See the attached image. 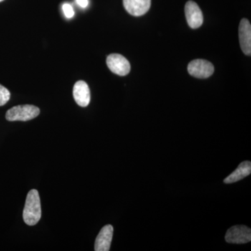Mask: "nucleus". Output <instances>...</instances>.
Wrapping results in <instances>:
<instances>
[{
    "label": "nucleus",
    "mask_w": 251,
    "mask_h": 251,
    "mask_svg": "<svg viewBox=\"0 0 251 251\" xmlns=\"http://www.w3.org/2000/svg\"><path fill=\"white\" fill-rule=\"evenodd\" d=\"M23 216L25 223L29 226H35L40 221L41 201L37 190L32 189L28 193Z\"/></svg>",
    "instance_id": "f257e3e1"
},
{
    "label": "nucleus",
    "mask_w": 251,
    "mask_h": 251,
    "mask_svg": "<svg viewBox=\"0 0 251 251\" xmlns=\"http://www.w3.org/2000/svg\"><path fill=\"white\" fill-rule=\"evenodd\" d=\"M40 110L32 105H17L9 109L6 113V119L9 122H27L39 116Z\"/></svg>",
    "instance_id": "f03ea898"
},
{
    "label": "nucleus",
    "mask_w": 251,
    "mask_h": 251,
    "mask_svg": "<svg viewBox=\"0 0 251 251\" xmlns=\"http://www.w3.org/2000/svg\"><path fill=\"white\" fill-rule=\"evenodd\" d=\"M188 72L197 78H207L214 74V67L211 62L204 59H195L188 64Z\"/></svg>",
    "instance_id": "7ed1b4c3"
},
{
    "label": "nucleus",
    "mask_w": 251,
    "mask_h": 251,
    "mask_svg": "<svg viewBox=\"0 0 251 251\" xmlns=\"http://www.w3.org/2000/svg\"><path fill=\"white\" fill-rule=\"evenodd\" d=\"M225 239L229 244H247L251 241V229L245 226H233L227 230Z\"/></svg>",
    "instance_id": "20e7f679"
},
{
    "label": "nucleus",
    "mask_w": 251,
    "mask_h": 251,
    "mask_svg": "<svg viewBox=\"0 0 251 251\" xmlns=\"http://www.w3.org/2000/svg\"><path fill=\"white\" fill-rule=\"evenodd\" d=\"M107 65L112 73L120 76L129 74L130 63L126 57L120 54H111L107 57Z\"/></svg>",
    "instance_id": "39448f33"
},
{
    "label": "nucleus",
    "mask_w": 251,
    "mask_h": 251,
    "mask_svg": "<svg viewBox=\"0 0 251 251\" xmlns=\"http://www.w3.org/2000/svg\"><path fill=\"white\" fill-rule=\"evenodd\" d=\"M185 14L188 25L192 29H198L203 23L202 11L195 1H188L185 6Z\"/></svg>",
    "instance_id": "423d86ee"
},
{
    "label": "nucleus",
    "mask_w": 251,
    "mask_h": 251,
    "mask_svg": "<svg viewBox=\"0 0 251 251\" xmlns=\"http://www.w3.org/2000/svg\"><path fill=\"white\" fill-rule=\"evenodd\" d=\"M239 38L243 52L247 55L251 56V25L250 22L246 18H243L239 24Z\"/></svg>",
    "instance_id": "0eeeda50"
},
{
    "label": "nucleus",
    "mask_w": 251,
    "mask_h": 251,
    "mask_svg": "<svg viewBox=\"0 0 251 251\" xmlns=\"http://www.w3.org/2000/svg\"><path fill=\"white\" fill-rule=\"evenodd\" d=\"M113 231V227L111 225L104 226L103 228L100 229V232L96 239L94 250L96 251H110Z\"/></svg>",
    "instance_id": "6e6552de"
},
{
    "label": "nucleus",
    "mask_w": 251,
    "mask_h": 251,
    "mask_svg": "<svg viewBox=\"0 0 251 251\" xmlns=\"http://www.w3.org/2000/svg\"><path fill=\"white\" fill-rule=\"evenodd\" d=\"M74 99L77 105L82 108L87 107L90 102V90L89 86L85 81H77L74 85Z\"/></svg>",
    "instance_id": "1a4fd4ad"
},
{
    "label": "nucleus",
    "mask_w": 251,
    "mask_h": 251,
    "mask_svg": "<svg viewBox=\"0 0 251 251\" xmlns=\"http://www.w3.org/2000/svg\"><path fill=\"white\" fill-rule=\"evenodd\" d=\"M124 6L128 14L141 16L150 10L151 0H123Z\"/></svg>",
    "instance_id": "9d476101"
},
{
    "label": "nucleus",
    "mask_w": 251,
    "mask_h": 251,
    "mask_svg": "<svg viewBox=\"0 0 251 251\" xmlns=\"http://www.w3.org/2000/svg\"><path fill=\"white\" fill-rule=\"evenodd\" d=\"M251 173V161H247L242 162L239 167L227 177L224 179V183L226 184H232L237 182L247 177Z\"/></svg>",
    "instance_id": "9b49d317"
},
{
    "label": "nucleus",
    "mask_w": 251,
    "mask_h": 251,
    "mask_svg": "<svg viewBox=\"0 0 251 251\" xmlns=\"http://www.w3.org/2000/svg\"><path fill=\"white\" fill-rule=\"evenodd\" d=\"M10 97H11V94L9 91L4 86L0 85V106H3L7 103Z\"/></svg>",
    "instance_id": "f8f14e48"
},
{
    "label": "nucleus",
    "mask_w": 251,
    "mask_h": 251,
    "mask_svg": "<svg viewBox=\"0 0 251 251\" xmlns=\"http://www.w3.org/2000/svg\"><path fill=\"white\" fill-rule=\"evenodd\" d=\"M62 9L64 15H65L66 17L67 18H72L75 15V12H74L72 5L67 4V3L63 4Z\"/></svg>",
    "instance_id": "ddd939ff"
},
{
    "label": "nucleus",
    "mask_w": 251,
    "mask_h": 251,
    "mask_svg": "<svg viewBox=\"0 0 251 251\" xmlns=\"http://www.w3.org/2000/svg\"><path fill=\"white\" fill-rule=\"evenodd\" d=\"M77 4L82 8H86L88 6V0H76Z\"/></svg>",
    "instance_id": "4468645a"
},
{
    "label": "nucleus",
    "mask_w": 251,
    "mask_h": 251,
    "mask_svg": "<svg viewBox=\"0 0 251 251\" xmlns=\"http://www.w3.org/2000/svg\"><path fill=\"white\" fill-rule=\"evenodd\" d=\"M4 1V0H0V2H1V1Z\"/></svg>",
    "instance_id": "2eb2a0df"
}]
</instances>
